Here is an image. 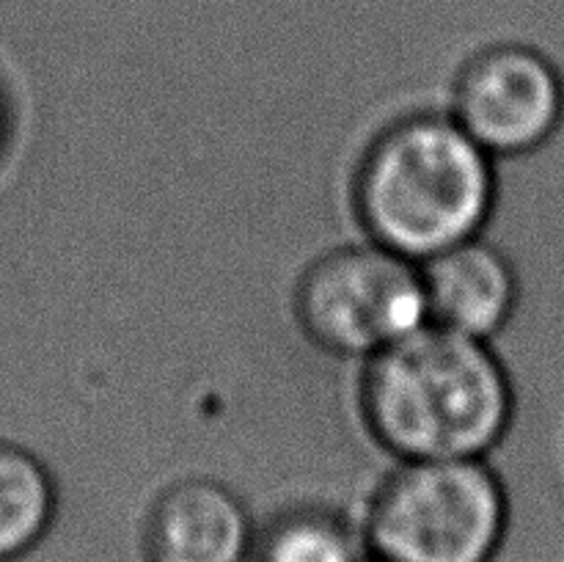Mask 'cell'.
Returning a JSON list of instances; mask_svg holds the SVG:
<instances>
[{"instance_id":"cell-8","label":"cell","mask_w":564,"mask_h":562,"mask_svg":"<svg viewBox=\"0 0 564 562\" xmlns=\"http://www.w3.org/2000/svg\"><path fill=\"white\" fill-rule=\"evenodd\" d=\"M58 510V490L39 455L14 441H0V562L36 549Z\"/></svg>"},{"instance_id":"cell-11","label":"cell","mask_w":564,"mask_h":562,"mask_svg":"<svg viewBox=\"0 0 564 562\" xmlns=\"http://www.w3.org/2000/svg\"><path fill=\"white\" fill-rule=\"evenodd\" d=\"M364 562H383V560H375V556H367V560H364Z\"/></svg>"},{"instance_id":"cell-6","label":"cell","mask_w":564,"mask_h":562,"mask_svg":"<svg viewBox=\"0 0 564 562\" xmlns=\"http://www.w3.org/2000/svg\"><path fill=\"white\" fill-rule=\"evenodd\" d=\"M257 534L246 501L213 477L171 483L143 521L147 562H248Z\"/></svg>"},{"instance_id":"cell-4","label":"cell","mask_w":564,"mask_h":562,"mask_svg":"<svg viewBox=\"0 0 564 562\" xmlns=\"http://www.w3.org/2000/svg\"><path fill=\"white\" fill-rule=\"evenodd\" d=\"M295 317L319 350L369 361L430 323L422 270L372 240L334 248L297 279Z\"/></svg>"},{"instance_id":"cell-3","label":"cell","mask_w":564,"mask_h":562,"mask_svg":"<svg viewBox=\"0 0 564 562\" xmlns=\"http://www.w3.org/2000/svg\"><path fill=\"white\" fill-rule=\"evenodd\" d=\"M510 499L485 457L400 461L361 521L369 556L383 562H494Z\"/></svg>"},{"instance_id":"cell-7","label":"cell","mask_w":564,"mask_h":562,"mask_svg":"<svg viewBox=\"0 0 564 562\" xmlns=\"http://www.w3.org/2000/svg\"><path fill=\"white\" fill-rule=\"evenodd\" d=\"M419 270L433 325L490 342L516 314L521 295L516 268L482 235L424 259Z\"/></svg>"},{"instance_id":"cell-5","label":"cell","mask_w":564,"mask_h":562,"mask_svg":"<svg viewBox=\"0 0 564 562\" xmlns=\"http://www.w3.org/2000/svg\"><path fill=\"white\" fill-rule=\"evenodd\" d=\"M449 114L494 158L529 154L560 130L564 77L532 44H490L457 72Z\"/></svg>"},{"instance_id":"cell-9","label":"cell","mask_w":564,"mask_h":562,"mask_svg":"<svg viewBox=\"0 0 564 562\" xmlns=\"http://www.w3.org/2000/svg\"><path fill=\"white\" fill-rule=\"evenodd\" d=\"M361 527L319 505L290 507L257 527L248 562H364Z\"/></svg>"},{"instance_id":"cell-10","label":"cell","mask_w":564,"mask_h":562,"mask_svg":"<svg viewBox=\"0 0 564 562\" xmlns=\"http://www.w3.org/2000/svg\"><path fill=\"white\" fill-rule=\"evenodd\" d=\"M9 130H11V116H9V102H6L3 91H0V154L6 152V143H9Z\"/></svg>"},{"instance_id":"cell-1","label":"cell","mask_w":564,"mask_h":562,"mask_svg":"<svg viewBox=\"0 0 564 562\" xmlns=\"http://www.w3.org/2000/svg\"><path fill=\"white\" fill-rule=\"evenodd\" d=\"M361 417L397 461L488 457L510 433L516 389L490 342L427 323L364 361Z\"/></svg>"},{"instance_id":"cell-2","label":"cell","mask_w":564,"mask_h":562,"mask_svg":"<svg viewBox=\"0 0 564 562\" xmlns=\"http://www.w3.org/2000/svg\"><path fill=\"white\" fill-rule=\"evenodd\" d=\"M496 196V158L452 114L391 121L369 141L352 174L361 229L413 262L482 235Z\"/></svg>"}]
</instances>
